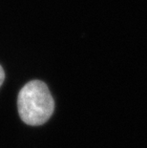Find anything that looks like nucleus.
Returning a JSON list of instances; mask_svg holds the SVG:
<instances>
[{
	"label": "nucleus",
	"instance_id": "obj_2",
	"mask_svg": "<svg viewBox=\"0 0 147 148\" xmlns=\"http://www.w3.org/2000/svg\"><path fill=\"white\" fill-rule=\"evenodd\" d=\"M5 80V72L3 70L2 66L0 65V87H1V85L3 84Z\"/></svg>",
	"mask_w": 147,
	"mask_h": 148
},
{
	"label": "nucleus",
	"instance_id": "obj_1",
	"mask_svg": "<svg viewBox=\"0 0 147 148\" xmlns=\"http://www.w3.org/2000/svg\"><path fill=\"white\" fill-rule=\"evenodd\" d=\"M17 109L24 123L38 126L46 123L55 111V100L48 86L41 80H31L17 96Z\"/></svg>",
	"mask_w": 147,
	"mask_h": 148
}]
</instances>
